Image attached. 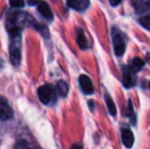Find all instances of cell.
<instances>
[{"label": "cell", "instance_id": "obj_1", "mask_svg": "<svg viewBox=\"0 0 150 149\" xmlns=\"http://www.w3.org/2000/svg\"><path fill=\"white\" fill-rule=\"evenodd\" d=\"M10 34V45L9 54L10 60L13 66H18L22 58V41H21V29H12L9 30Z\"/></svg>", "mask_w": 150, "mask_h": 149}, {"label": "cell", "instance_id": "obj_2", "mask_svg": "<svg viewBox=\"0 0 150 149\" xmlns=\"http://www.w3.org/2000/svg\"><path fill=\"white\" fill-rule=\"evenodd\" d=\"M38 96L42 103L49 104L54 100L55 97V89L50 84H45L38 89Z\"/></svg>", "mask_w": 150, "mask_h": 149}, {"label": "cell", "instance_id": "obj_3", "mask_svg": "<svg viewBox=\"0 0 150 149\" xmlns=\"http://www.w3.org/2000/svg\"><path fill=\"white\" fill-rule=\"evenodd\" d=\"M111 36H112V43H113V48H115V53L117 56H122L125 53V50H126V44L124 41V37L120 34V32L117 29L113 28L112 33H111Z\"/></svg>", "mask_w": 150, "mask_h": 149}, {"label": "cell", "instance_id": "obj_4", "mask_svg": "<svg viewBox=\"0 0 150 149\" xmlns=\"http://www.w3.org/2000/svg\"><path fill=\"white\" fill-rule=\"evenodd\" d=\"M13 113L10 107L8 101L3 97H0V119L2 121H7L11 119Z\"/></svg>", "mask_w": 150, "mask_h": 149}, {"label": "cell", "instance_id": "obj_5", "mask_svg": "<svg viewBox=\"0 0 150 149\" xmlns=\"http://www.w3.org/2000/svg\"><path fill=\"white\" fill-rule=\"evenodd\" d=\"M132 70L130 68V66H125L124 68V74H122V83H124L125 87L131 88L135 85L136 83V77Z\"/></svg>", "mask_w": 150, "mask_h": 149}, {"label": "cell", "instance_id": "obj_6", "mask_svg": "<svg viewBox=\"0 0 150 149\" xmlns=\"http://www.w3.org/2000/svg\"><path fill=\"white\" fill-rule=\"evenodd\" d=\"M79 83L80 86H81L82 91L85 94L89 95V94H92L94 92V87H93L92 81L88 76L86 75H81L79 78Z\"/></svg>", "mask_w": 150, "mask_h": 149}, {"label": "cell", "instance_id": "obj_7", "mask_svg": "<svg viewBox=\"0 0 150 149\" xmlns=\"http://www.w3.org/2000/svg\"><path fill=\"white\" fill-rule=\"evenodd\" d=\"M67 4L69 7L76 9L78 11L86 10L90 5L89 0H67Z\"/></svg>", "mask_w": 150, "mask_h": 149}, {"label": "cell", "instance_id": "obj_8", "mask_svg": "<svg viewBox=\"0 0 150 149\" xmlns=\"http://www.w3.org/2000/svg\"><path fill=\"white\" fill-rule=\"evenodd\" d=\"M122 141L127 148H131L134 144V135L129 128H124L122 130Z\"/></svg>", "mask_w": 150, "mask_h": 149}, {"label": "cell", "instance_id": "obj_9", "mask_svg": "<svg viewBox=\"0 0 150 149\" xmlns=\"http://www.w3.org/2000/svg\"><path fill=\"white\" fill-rule=\"evenodd\" d=\"M37 8H38V11L41 13V16L44 18H46V20H52L53 18V13H52L51 8L49 7V5L46 2L40 1L37 5Z\"/></svg>", "mask_w": 150, "mask_h": 149}, {"label": "cell", "instance_id": "obj_10", "mask_svg": "<svg viewBox=\"0 0 150 149\" xmlns=\"http://www.w3.org/2000/svg\"><path fill=\"white\" fill-rule=\"evenodd\" d=\"M132 4L138 13H143L150 8V0H132Z\"/></svg>", "mask_w": 150, "mask_h": 149}, {"label": "cell", "instance_id": "obj_11", "mask_svg": "<svg viewBox=\"0 0 150 149\" xmlns=\"http://www.w3.org/2000/svg\"><path fill=\"white\" fill-rule=\"evenodd\" d=\"M77 43L81 49H87L88 48V41L86 39L83 30H81V29L77 30Z\"/></svg>", "mask_w": 150, "mask_h": 149}, {"label": "cell", "instance_id": "obj_12", "mask_svg": "<svg viewBox=\"0 0 150 149\" xmlns=\"http://www.w3.org/2000/svg\"><path fill=\"white\" fill-rule=\"evenodd\" d=\"M56 93L58 94L61 97H65L67 94L69 93V86L65 83L64 81H58L57 84H56V89H55Z\"/></svg>", "mask_w": 150, "mask_h": 149}, {"label": "cell", "instance_id": "obj_13", "mask_svg": "<svg viewBox=\"0 0 150 149\" xmlns=\"http://www.w3.org/2000/svg\"><path fill=\"white\" fill-rule=\"evenodd\" d=\"M143 66H144V60L141 59L140 57H135L134 59L132 60V62H131L130 68L134 73H137V72H139Z\"/></svg>", "mask_w": 150, "mask_h": 149}, {"label": "cell", "instance_id": "obj_14", "mask_svg": "<svg viewBox=\"0 0 150 149\" xmlns=\"http://www.w3.org/2000/svg\"><path fill=\"white\" fill-rule=\"evenodd\" d=\"M105 102H106L108 112L110 113L111 115L117 114V107H115V102L112 101V99H111L108 94H105Z\"/></svg>", "mask_w": 150, "mask_h": 149}, {"label": "cell", "instance_id": "obj_15", "mask_svg": "<svg viewBox=\"0 0 150 149\" xmlns=\"http://www.w3.org/2000/svg\"><path fill=\"white\" fill-rule=\"evenodd\" d=\"M127 117H129L131 119V121L135 124V121H136V117H135V113H134V109H133V105L131 103V101H129V105H128V112H127Z\"/></svg>", "mask_w": 150, "mask_h": 149}, {"label": "cell", "instance_id": "obj_16", "mask_svg": "<svg viewBox=\"0 0 150 149\" xmlns=\"http://www.w3.org/2000/svg\"><path fill=\"white\" fill-rule=\"evenodd\" d=\"M140 24L147 30H150V16H145L140 18Z\"/></svg>", "mask_w": 150, "mask_h": 149}, {"label": "cell", "instance_id": "obj_17", "mask_svg": "<svg viewBox=\"0 0 150 149\" xmlns=\"http://www.w3.org/2000/svg\"><path fill=\"white\" fill-rule=\"evenodd\" d=\"M9 4L13 8H22L24 7L25 2L24 0H9Z\"/></svg>", "mask_w": 150, "mask_h": 149}, {"label": "cell", "instance_id": "obj_18", "mask_svg": "<svg viewBox=\"0 0 150 149\" xmlns=\"http://www.w3.org/2000/svg\"><path fill=\"white\" fill-rule=\"evenodd\" d=\"M14 149H32V148L30 147V145H29L27 142L20 141V142H18V143L16 144V146H14Z\"/></svg>", "mask_w": 150, "mask_h": 149}, {"label": "cell", "instance_id": "obj_19", "mask_svg": "<svg viewBox=\"0 0 150 149\" xmlns=\"http://www.w3.org/2000/svg\"><path fill=\"white\" fill-rule=\"evenodd\" d=\"M40 2V0H27V3L29 5L33 6V5H38V3Z\"/></svg>", "mask_w": 150, "mask_h": 149}, {"label": "cell", "instance_id": "obj_20", "mask_svg": "<svg viewBox=\"0 0 150 149\" xmlns=\"http://www.w3.org/2000/svg\"><path fill=\"white\" fill-rule=\"evenodd\" d=\"M122 0H109V2H110V4L112 6H117V5H119V4L122 2Z\"/></svg>", "mask_w": 150, "mask_h": 149}, {"label": "cell", "instance_id": "obj_21", "mask_svg": "<svg viewBox=\"0 0 150 149\" xmlns=\"http://www.w3.org/2000/svg\"><path fill=\"white\" fill-rule=\"evenodd\" d=\"M71 149H83V147H82V145H80V144H74Z\"/></svg>", "mask_w": 150, "mask_h": 149}, {"label": "cell", "instance_id": "obj_22", "mask_svg": "<svg viewBox=\"0 0 150 149\" xmlns=\"http://www.w3.org/2000/svg\"><path fill=\"white\" fill-rule=\"evenodd\" d=\"M149 88H150V82H149Z\"/></svg>", "mask_w": 150, "mask_h": 149}]
</instances>
